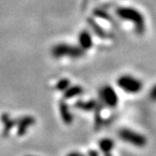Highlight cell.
Masks as SVG:
<instances>
[{
	"label": "cell",
	"instance_id": "1",
	"mask_svg": "<svg viewBox=\"0 0 156 156\" xmlns=\"http://www.w3.org/2000/svg\"><path fill=\"white\" fill-rule=\"evenodd\" d=\"M84 54L82 48L69 46L66 44H60L55 46L52 50V55L56 58H61L63 56H69L71 58H79Z\"/></svg>",
	"mask_w": 156,
	"mask_h": 156
},
{
	"label": "cell",
	"instance_id": "2",
	"mask_svg": "<svg viewBox=\"0 0 156 156\" xmlns=\"http://www.w3.org/2000/svg\"><path fill=\"white\" fill-rule=\"evenodd\" d=\"M118 14L120 15L121 17L125 18V20H132L133 23L136 24V29L140 34H142L144 32V30H145L144 20H143V16L138 11L134 10L133 8H122L118 10Z\"/></svg>",
	"mask_w": 156,
	"mask_h": 156
},
{
	"label": "cell",
	"instance_id": "3",
	"mask_svg": "<svg viewBox=\"0 0 156 156\" xmlns=\"http://www.w3.org/2000/svg\"><path fill=\"white\" fill-rule=\"evenodd\" d=\"M118 85L124 89L126 92L129 93H137L139 92L142 88L141 81L138 79H135L132 76L124 75L118 79Z\"/></svg>",
	"mask_w": 156,
	"mask_h": 156
},
{
	"label": "cell",
	"instance_id": "4",
	"mask_svg": "<svg viewBox=\"0 0 156 156\" xmlns=\"http://www.w3.org/2000/svg\"><path fill=\"white\" fill-rule=\"evenodd\" d=\"M119 136L121 137L122 140L126 142H129L131 144L138 146V147H143L146 145V138L144 136L140 135V134L133 132L132 130H128V129H123L119 132Z\"/></svg>",
	"mask_w": 156,
	"mask_h": 156
},
{
	"label": "cell",
	"instance_id": "5",
	"mask_svg": "<svg viewBox=\"0 0 156 156\" xmlns=\"http://www.w3.org/2000/svg\"><path fill=\"white\" fill-rule=\"evenodd\" d=\"M101 98L110 107H116L118 104V96L115 90L110 86H105L101 89Z\"/></svg>",
	"mask_w": 156,
	"mask_h": 156
},
{
	"label": "cell",
	"instance_id": "6",
	"mask_svg": "<svg viewBox=\"0 0 156 156\" xmlns=\"http://www.w3.org/2000/svg\"><path fill=\"white\" fill-rule=\"evenodd\" d=\"M34 123H35V119L34 118L29 116L23 117L20 121V123H18V135L20 136L24 135L27 132V129L32 126V125H34Z\"/></svg>",
	"mask_w": 156,
	"mask_h": 156
},
{
	"label": "cell",
	"instance_id": "7",
	"mask_svg": "<svg viewBox=\"0 0 156 156\" xmlns=\"http://www.w3.org/2000/svg\"><path fill=\"white\" fill-rule=\"evenodd\" d=\"M60 113H61L62 119H63V121L65 122V124L70 125L72 123L73 117L69 112V108H68L67 105L65 104V102H61L60 104Z\"/></svg>",
	"mask_w": 156,
	"mask_h": 156
},
{
	"label": "cell",
	"instance_id": "8",
	"mask_svg": "<svg viewBox=\"0 0 156 156\" xmlns=\"http://www.w3.org/2000/svg\"><path fill=\"white\" fill-rule=\"evenodd\" d=\"M79 44L81 46V48L83 50L89 49L92 45V41H91V37L89 36L88 33L86 32H82L79 36Z\"/></svg>",
	"mask_w": 156,
	"mask_h": 156
},
{
	"label": "cell",
	"instance_id": "9",
	"mask_svg": "<svg viewBox=\"0 0 156 156\" xmlns=\"http://www.w3.org/2000/svg\"><path fill=\"white\" fill-rule=\"evenodd\" d=\"M2 121H3V124H4V135H7L9 133V131L11 130V128L15 126L16 122L14 120H11L7 115H3L2 116Z\"/></svg>",
	"mask_w": 156,
	"mask_h": 156
},
{
	"label": "cell",
	"instance_id": "10",
	"mask_svg": "<svg viewBox=\"0 0 156 156\" xmlns=\"http://www.w3.org/2000/svg\"><path fill=\"white\" fill-rule=\"evenodd\" d=\"M95 101H77L75 104V107L77 108H81L84 111H91L95 108Z\"/></svg>",
	"mask_w": 156,
	"mask_h": 156
},
{
	"label": "cell",
	"instance_id": "11",
	"mask_svg": "<svg viewBox=\"0 0 156 156\" xmlns=\"http://www.w3.org/2000/svg\"><path fill=\"white\" fill-rule=\"evenodd\" d=\"M82 93V88L79 86H73V87H70L69 89L66 90L65 92V98H74L76 95H79Z\"/></svg>",
	"mask_w": 156,
	"mask_h": 156
},
{
	"label": "cell",
	"instance_id": "12",
	"mask_svg": "<svg viewBox=\"0 0 156 156\" xmlns=\"http://www.w3.org/2000/svg\"><path fill=\"white\" fill-rule=\"evenodd\" d=\"M99 146H101V149L105 153H110V151L113 149L114 147V142L110 139H104L102 141L99 143Z\"/></svg>",
	"mask_w": 156,
	"mask_h": 156
},
{
	"label": "cell",
	"instance_id": "13",
	"mask_svg": "<svg viewBox=\"0 0 156 156\" xmlns=\"http://www.w3.org/2000/svg\"><path fill=\"white\" fill-rule=\"evenodd\" d=\"M69 80L68 79H62L58 82V84L56 85V87H57V89L61 90V91H64V90H66L68 88V86H69Z\"/></svg>",
	"mask_w": 156,
	"mask_h": 156
},
{
	"label": "cell",
	"instance_id": "14",
	"mask_svg": "<svg viewBox=\"0 0 156 156\" xmlns=\"http://www.w3.org/2000/svg\"><path fill=\"white\" fill-rule=\"evenodd\" d=\"M149 95H150V98L152 99V101H156V85L151 89L150 94Z\"/></svg>",
	"mask_w": 156,
	"mask_h": 156
},
{
	"label": "cell",
	"instance_id": "15",
	"mask_svg": "<svg viewBox=\"0 0 156 156\" xmlns=\"http://www.w3.org/2000/svg\"><path fill=\"white\" fill-rule=\"evenodd\" d=\"M67 156H82V154H79V153H76V152H74V153H70L69 155Z\"/></svg>",
	"mask_w": 156,
	"mask_h": 156
},
{
	"label": "cell",
	"instance_id": "16",
	"mask_svg": "<svg viewBox=\"0 0 156 156\" xmlns=\"http://www.w3.org/2000/svg\"><path fill=\"white\" fill-rule=\"evenodd\" d=\"M90 156H98V153H95L94 151H90Z\"/></svg>",
	"mask_w": 156,
	"mask_h": 156
},
{
	"label": "cell",
	"instance_id": "17",
	"mask_svg": "<svg viewBox=\"0 0 156 156\" xmlns=\"http://www.w3.org/2000/svg\"><path fill=\"white\" fill-rule=\"evenodd\" d=\"M105 156H111V155H110V154H108H108H107V155H105Z\"/></svg>",
	"mask_w": 156,
	"mask_h": 156
}]
</instances>
